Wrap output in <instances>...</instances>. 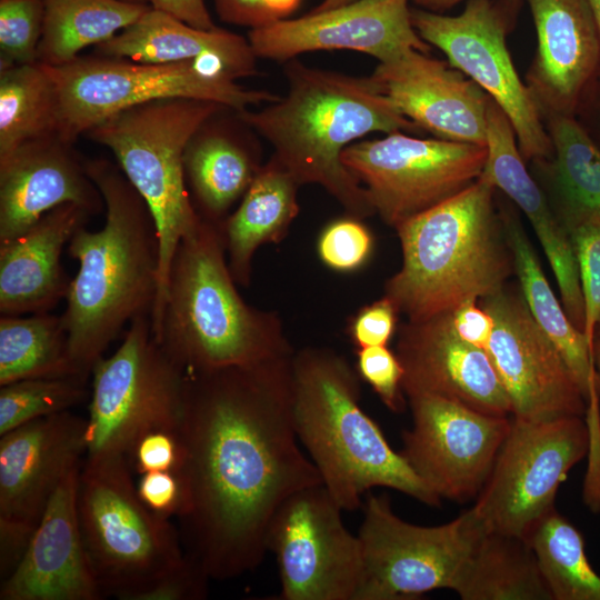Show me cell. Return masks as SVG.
<instances>
[{
	"label": "cell",
	"instance_id": "cell-1",
	"mask_svg": "<svg viewBox=\"0 0 600 600\" xmlns=\"http://www.w3.org/2000/svg\"><path fill=\"white\" fill-rule=\"evenodd\" d=\"M292 356L187 372L177 471L187 502L179 519L186 554L209 580L254 570L278 508L322 483L294 430Z\"/></svg>",
	"mask_w": 600,
	"mask_h": 600
},
{
	"label": "cell",
	"instance_id": "cell-2",
	"mask_svg": "<svg viewBox=\"0 0 600 600\" xmlns=\"http://www.w3.org/2000/svg\"><path fill=\"white\" fill-rule=\"evenodd\" d=\"M104 201L101 229L79 228L68 243L79 269L61 313L78 373L94 363L136 318L150 314L158 291L159 237L152 213L117 163L86 159Z\"/></svg>",
	"mask_w": 600,
	"mask_h": 600
},
{
	"label": "cell",
	"instance_id": "cell-3",
	"mask_svg": "<svg viewBox=\"0 0 600 600\" xmlns=\"http://www.w3.org/2000/svg\"><path fill=\"white\" fill-rule=\"evenodd\" d=\"M288 91L259 111L237 116L272 147L277 161L298 181L321 186L348 216L376 213L366 188L343 164L342 152L371 132H419L370 77L307 67L292 59Z\"/></svg>",
	"mask_w": 600,
	"mask_h": 600
},
{
	"label": "cell",
	"instance_id": "cell-4",
	"mask_svg": "<svg viewBox=\"0 0 600 600\" xmlns=\"http://www.w3.org/2000/svg\"><path fill=\"white\" fill-rule=\"evenodd\" d=\"M220 226L201 220L178 244L152 336L186 372L251 366L293 354L281 318L237 290Z\"/></svg>",
	"mask_w": 600,
	"mask_h": 600
},
{
	"label": "cell",
	"instance_id": "cell-5",
	"mask_svg": "<svg viewBox=\"0 0 600 600\" xmlns=\"http://www.w3.org/2000/svg\"><path fill=\"white\" fill-rule=\"evenodd\" d=\"M291 372L297 437L342 510L359 508L361 497L376 487L440 504L361 408V378L343 356L328 348H303L293 353Z\"/></svg>",
	"mask_w": 600,
	"mask_h": 600
},
{
	"label": "cell",
	"instance_id": "cell-6",
	"mask_svg": "<svg viewBox=\"0 0 600 600\" xmlns=\"http://www.w3.org/2000/svg\"><path fill=\"white\" fill-rule=\"evenodd\" d=\"M494 186L484 177L396 229L401 268L384 293L409 321L491 296L513 271Z\"/></svg>",
	"mask_w": 600,
	"mask_h": 600
},
{
	"label": "cell",
	"instance_id": "cell-7",
	"mask_svg": "<svg viewBox=\"0 0 600 600\" xmlns=\"http://www.w3.org/2000/svg\"><path fill=\"white\" fill-rule=\"evenodd\" d=\"M222 104L172 98L141 103L112 114L86 136L108 148L147 202L159 237L158 291L151 311L161 310L170 264L179 242L200 224L183 169L186 147Z\"/></svg>",
	"mask_w": 600,
	"mask_h": 600
},
{
	"label": "cell",
	"instance_id": "cell-8",
	"mask_svg": "<svg viewBox=\"0 0 600 600\" xmlns=\"http://www.w3.org/2000/svg\"><path fill=\"white\" fill-rule=\"evenodd\" d=\"M77 509L88 562L102 598L141 600L187 561L170 521L139 499L126 457L84 459Z\"/></svg>",
	"mask_w": 600,
	"mask_h": 600
},
{
	"label": "cell",
	"instance_id": "cell-9",
	"mask_svg": "<svg viewBox=\"0 0 600 600\" xmlns=\"http://www.w3.org/2000/svg\"><path fill=\"white\" fill-rule=\"evenodd\" d=\"M43 66L58 91V133L73 143L112 114L153 100H206L239 112L280 98L266 90L246 89L231 78L204 72L193 60L142 63L94 53L79 56L59 67Z\"/></svg>",
	"mask_w": 600,
	"mask_h": 600
},
{
	"label": "cell",
	"instance_id": "cell-10",
	"mask_svg": "<svg viewBox=\"0 0 600 600\" xmlns=\"http://www.w3.org/2000/svg\"><path fill=\"white\" fill-rule=\"evenodd\" d=\"M122 336L117 350L91 370L89 459L129 458L143 433L180 427L187 372L152 336L151 316L136 318Z\"/></svg>",
	"mask_w": 600,
	"mask_h": 600
},
{
	"label": "cell",
	"instance_id": "cell-11",
	"mask_svg": "<svg viewBox=\"0 0 600 600\" xmlns=\"http://www.w3.org/2000/svg\"><path fill=\"white\" fill-rule=\"evenodd\" d=\"M517 0H467L447 16L411 8L417 33L440 49L448 62L476 82L507 114L526 161L549 158L552 143L540 112L507 46Z\"/></svg>",
	"mask_w": 600,
	"mask_h": 600
},
{
	"label": "cell",
	"instance_id": "cell-12",
	"mask_svg": "<svg viewBox=\"0 0 600 600\" xmlns=\"http://www.w3.org/2000/svg\"><path fill=\"white\" fill-rule=\"evenodd\" d=\"M483 529L472 508L444 524L422 527L399 518L387 494L369 493L357 534L362 557L357 600L417 599L452 589L459 566Z\"/></svg>",
	"mask_w": 600,
	"mask_h": 600
},
{
	"label": "cell",
	"instance_id": "cell-13",
	"mask_svg": "<svg viewBox=\"0 0 600 600\" xmlns=\"http://www.w3.org/2000/svg\"><path fill=\"white\" fill-rule=\"evenodd\" d=\"M589 449L590 431L582 417H512L474 513L489 530L524 537L553 507L560 484Z\"/></svg>",
	"mask_w": 600,
	"mask_h": 600
},
{
	"label": "cell",
	"instance_id": "cell-14",
	"mask_svg": "<svg viewBox=\"0 0 600 600\" xmlns=\"http://www.w3.org/2000/svg\"><path fill=\"white\" fill-rule=\"evenodd\" d=\"M487 156V146L397 131L350 144L342 162L368 191L376 213L397 228L474 183Z\"/></svg>",
	"mask_w": 600,
	"mask_h": 600
},
{
	"label": "cell",
	"instance_id": "cell-15",
	"mask_svg": "<svg viewBox=\"0 0 600 600\" xmlns=\"http://www.w3.org/2000/svg\"><path fill=\"white\" fill-rule=\"evenodd\" d=\"M326 487L303 488L278 508L267 532L283 600H357L362 557L358 536Z\"/></svg>",
	"mask_w": 600,
	"mask_h": 600
},
{
	"label": "cell",
	"instance_id": "cell-16",
	"mask_svg": "<svg viewBox=\"0 0 600 600\" xmlns=\"http://www.w3.org/2000/svg\"><path fill=\"white\" fill-rule=\"evenodd\" d=\"M478 301L493 320L487 352L509 397L511 416L528 421L583 417L587 399L522 293L503 287Z\"/></svg>",
	"mask_w": 600,
	"mask_h": 600
},
{
	"label": "cell",
	"instance_id": "cell-17",
	"mask_svg": "<svg viewBox=\"0 0 600 600\" xmlns=\"http://www.w3.org/2000/svg\"><path fill=\"white\" fill-rule=\"evenodd\" d=\"M412 427L400 452L441 499L466 502L487 481L511 419L433 394L408 397Z\"/></svg>",
	"mask_w": 600,
	"mask_h": 600
},
{
	"label": "cell",
	"instance_id": "cell-18",
	"mask_svg": "<svg viewBox=\"0 0 600 600\" xmlns=\"http://www.w3.org/2000/svg\"><path fill=\"white\" fill-rule=\"evenodd\" d=\"M411 0H356L323 11H310L269 27L251 29L248 40L257 58L289 61L320 50H352L388 61L431 46L411 21Z\"/></svg>",
	"mask_w": 600,
	"mask_h": 600
},
{
	"label": "cell",
	"instance_id": "cell-19",
	"mask_svg": "<svg viewBox=\"0 0 600 600\" xmlns=\"http://www.w3.org/2000/svg\"><path fill=\"white\" fill-rule=\"evenodd\" d=\"M408 397L433 394L477 411L509 417L511 403L488 352L463 340L450 311L409 321L399 329L397 352Z\"/></svg>",
	"mask_w": 600,
	"mask_h": 600
},
{
	"label": "cell",
	"instance_id": "cell-20",
	"mask_svg": "<svg viewBox=\"0 0 600 600\" xmlns=\"http://www.w3.org/2000/svg\"><path fill=\"white\" fill-rule=\"evenodd\" d=\"M537 49L526 84L542 120L576 116L599 78L600 43L588 0H526Z\"/></svg>",
	"mask_w": 600,
	"mask_h": 600
},
{
	"label": "cell",
	"instance_id": "cell-21",
	"mask_svg": "<svg viewBox=\"0 0 600 600\" xmlns=\"http://www.w3.org/2000/svg\"><path fill=\"white\" fill-rule=\"evenodd\" d=\"M371 78L420 129L440 139L487 144L490 97L448 61L410 49L379 62Z\"/></svg>",
	"mask_w": 600,
	"mask_h": 600
},
{
	"label": "cell",
	"instance_id": "cell-22",
	"mask_svg": "<svg viewBox=\"0 0 600 600\" xmlns=\"http://www.w3.org/2000/svg\"><path fill=\"white\" fill-rule=\"evenodd\" d=\"M87 418L64 411L0 436V519L36 528L52 494L87 453Z\"/></svg>",
	"mask_w": 600,
	"mask_h": 600
},
{
	"label": "cell",
	"instance_id": "cell-23",
	"mask_svg": "<svg viewBox=\"0 0 600 600\" xmlns=\"http://www.w3.org/2000/svg\"><path fill=\"white\" fill-rule=\"evenodd\" d=\"M64 203L78 204L91 216L104 211L101 192L73 142L54 133L0 159V243L19 237Z\"/></svg>",
	"mask_w": 600,
	"mask_h": 600
},
{
	"label": "cell",
	"instance_id": "cell-24",
	"mask_svg": "<svg viewBox=\"0 0 600 600\" xmlns=\"http://www.w3.org/2000/svg\"><path fill=\"white\" fill-rule=\"evenodd\" d=\"M80 467L52 494L27 552L1 582V600H97L102 598L84 550L77 509Z\"/></svg>",
	"mask_w": 600,
	"mask_h": 600
},
{
	"label": "cell",
	"instance_id": "cell-25",
	"mask_svg": "<svg viewBox=\"0 0 600 600\" xmlns=\"http://www.w3.org/2000/svg\"><path fill=\"white\" fill-rule=\"evenodd\" d=\"M486 137L488 156L481 176L526 214L551 266L563 309L583 333L584 304L572 241L528 170L507 114L493 101L488 107Z\"/></svg>",
	"mask_w": 600,
	"mask_h": 600
},
{
	"label": "cell",
	"instance_id": "cell-26",
	"mask_svg": "<svg viewBox=\"0 0 600 600\" xmlns=\"http://www.w3.org/2000/svg\"><path fill=\"white\" fill-rule=\"evenodd\" d=\"M91 214L74 203L59 206L19 237L0 243V313L50 312L66 299L71 279L61 263L63 248Z\"/></svg>",
	"mask_w": 600,
	"mask_h": 600
},
{
	"label": "cell",
	"instance_id": "cell-27",
	"mask_svg": "<svg viewBox=\"0 0 600 600\" xmlns=\"http://www.w3.org/2000/svg\"><path fill=\"white\" fill-rule=\"evenodd\" d=\"M96 53L142 63L218 59L231 76L257 73V57L244 37L226 29H197L150 7L137 21L96 47Z\"/></svg>",
	"mask_w": 600,
	"mask_h": 600
},
{
	"label": "cell",
	"instance_id": "cell-28",
	"mask_svg": "<svg viewBox=\"0 0 600 600\" xmlns=\"http://www.w3.org/2000/svg\"><path fill=\"white\" fill-rule=\"evenodd\" d=\"M220 111L200 126L183 156L193 207L202 220L216 226L224 222L261 168L258 156L237 128L218 118Z\"/></svg>",
	"mask_w": 600,
	"mask_h": 600
},
{
	"label": "cell",
	"instance_id": "cell-29",
	"mask_svg": "<svg viewBox=\"0 0 600 600\" xmlns=\"http://www.w3.org/2000/svg\"><path fill=\"white\" fill-rule=\"evenodd\" d=\"M543 122L552 154L530 162L553 212L567 231L600 221V147L576 116H550Z\"/></svg>",
	"mask_w": 600,
	"mask_h": 600
},
{
	"label": "cell",
	"instance_id": "cell-30",
	"mask_svg": "<svg viewBox=\"0 0 600 600\" xmlns=\"http://www.w3.org/2000/svg\"><path fill=\"white\" fill-rule=\"evenodd\" d=\"M300 184L274 157L261 166L238 208L220 226L228 266L237 282L248 287L252 260L262 244L279 243L300 211Z\"/></svg>",
	"mask_w": 600,
	"mask_h": 600
},
{
	"label": "cell",
	"instance_id": "cell-31",
	"mask_svg": "<svg viewBox=\"0 0 600 600\" xmlns=\"http://www.w3.org/2000/svg\"><path fill=\"white\" fill-rule=\"evenodd\" d=\"M451 590L462 600H553L527 539L486 527L459 566Z\"/></svg>",
	"mask_w": 600,
	"mask_h": 600
},
{
	"label": "cell",
	"instance_id": "cell-32",
	"mask_svg": "<svg viewBox=\"0 0 600 600\" xmlns=\"http://www.w3.org/2000/svg\"><path fill=\"white\" fill-rule=\"evenodd\" d=\"M500 213L524 301L537 323L562 354L588 403L590 384L598 374L587 339L570 321L552 291L518 216L504 209Z\"/></svg>",
	"mask_w": 600,
	"mask_h": 600
},
{
	"label": "cell",
	"instance_id": "cell-33",
	"mask_svg": "<svg viewBox=\"0 0 600 600\" xmlns=\"http://www.w3.org/2000/svg\"><path fill=\"white\" fill-rule=\"evenodd\" d=\"M151 6L121 0H44L39 63L59 67L137 21Z\"/></svg>",
	"mask_w": 600,
	"mask_h": 600
},
{
	"label": "cell",
	"instance_id": "cell-34",
	"mask_svg": "<svg viewBox=\"0 0 600 600\" xmlns=\"http://www.w3.org/2000/svg\"><path fill=\"white\" fill-rule=\"evenodd\" d=\"M58 129L59 97L47 68L39 62L1 67L0 159Z\"/></svg>",
	"mask_w": 600,
	"mask_h": 600
},
{
	"label": "cell",
	"instance_id": "cell-35",
	"mask_svg": "<svg viewBox=\"0 0 600 600\" xmlns=\"http://www.w3.org/2000/svg\"><path fill=\"white\" fill-rule=\"evenodd\" d=\"M69 374L80 373L70 358L61 314L0 317V386L29 378Z\"/></svg>",
	"mask_w": 600,
	"mask_h": 600
},
{
	"label": "cell",
	"instance_id": "cell-36",
	"mask_svg": "<svg viewBox=\"0 0 600 600\" xmlns=\"http://www.w3.org/2000/svg\"><path fill=\"white\" fill-rule=\"evenodd\" d=\"M553 600H600V576L589 562L581 532L554 507L523 537Z\"/></svg>",
	"mask_w": 600,
	"mask_h": 600
},
{
	"label": "cell",
	"instance_id": "cell-37",
	"mask_svg": "<svg viewBox=\"0 0 600 600\" xmlns=\"http://www.w3.org/2000/svg\"><path fill=\"white\" fill-rule=\"evenodd\" d=\"M88 379L69 374L29 378L0 386V436L83 402L90 394Z\"/></svg>",
	"mask_w": 600,
	"mask_h": 600
},
{
	"label": "cell",
	"instance_id": "cell-38",
	"mask_svg": "<svg viewBox=\"0 0 600 600\" xmlns=\"http://www.w3.org/2000/svg\"><path fill=\"white\" fill-rule=\"evenodd\" d=\"M44 20V0H0V68L34 63Z\"/></svg>",
	"mask_w": 600,
	"mask_h": 600
},
{
	"label": "cell",
	"instance_id": "cell-39",
	"mask_svg": "<svg viewBox=\"0 0 600 600\" xmlns=\"http://www.w3.org/2000/svg\"><path fill=\"white\" fill-rule=\"evenodd\" d=\"M568 233L576 252L584 304L583 334L593 356L596 329L600 320V221H583Z\"/></svg>",
	"mask_w": 600,
	"mask_h": 600
},
{
	"label": "cell",
	"instance_id": "cell-40",
	"mask_svg": "<svg viewBox=\"0 0 600 600\" xmlns=\"http://www.w3.org/2000/svg\"><path fill=\"white\" fill-rule=\"evenodd\" d=\"M317 250L332 270L352 272L371 257L373 237L361 219L348 216L330 222L320 233Z\"/></svg>",
	"mask_w": 600,
	"mask_h": 600
},
{
	"label": "cell",
	"instance_id": "cell-41",
	"mask_svg": "<svg viewBox=\"0 0 600 600\" xmlns=\"http://www.w3.org/2000/svg\"><path fill=\"white\" fill-rule=\"evenodd\" d=\"M357 371L389 410L403 411L406 407L402 388L404 370L398 356L387 346L358 349Z\"/></svg>",
	"mask_w": 600,
	"mask_h": 600
},
{
	"label": "cell",
	"instance_id": "cell-42",
	"mask_svg": "<svg viewBox=\"0 0 600 600\" xmlns=\"http://www.w3.org/2000/svg\"><path fill=\"white\" fill-rule=\"evenodd\" d=\"M220 20L239 27L260 29L287 20L303 0H212Z\"/></svg>",
	"mask_w": 600,
	"mask_h": 600
},
{
	"label": "cell",
	"instance_id": "cell-43",
	"mask_svg": "<svg viewBox=\"0 0 600 600\" xmlns=\"http://www.w3.org/2000/svg\"><path fill=\"white\" fill-rule=\"evenodd\" d=\"M179 429H154L140 436L129 457L140 474L151 471H178L182 462ZM129 459V458H128Z\"/></svg>",
	"mask_w": 600,
	"mask_h": 600
},
{
	"label": "cell",
	"instance_id": "cell-44",
	"mask_svg": "<svg viewBox=\"0 0 600 600\" xmlns=\"http://www.w3.org/2000/svg\"><path fill=\"white\" fill-rule=\"evenodd\" d=\"M141 502L156 516L180 518L186 509L187 494L182 478L176 471L142 473L136 486Z\"/></svg>",
	"mask_w": 600,
	"mask_h": 600
},
{
	"label": "cell",
	"instance_id": "cell-45",
	"mask_svg": "<svg viewBox=\"0 0 600 600\" xmlns=\"http://www.w3.org/2000/svg\"><path fill=\"white\" fill-rule=\"evenodd\" d=\"M399 311L384 296L359 309L351 318L348 333L358 348L387 346L392 338Z\"/></svg>",
	"mask_w": 600,
	"mask_h": 600
},
{
	"label": "cell",
	"instance_id": "cell-46",
	"mask_svg": "<svg viewBox=\"0 0 600 600\" xmlns=\"http://www.w3.org/2000/svg\"><path fill=\"white\" fill-rule=\"evenodd\" d=\"M209 578L187 557V561L164 576L141 600H200L208 594Z\"/></svg>",
	"mask_w": 600,
	"mask_h": 600
},
{
	"label": "cell",
	"instance_id": "cell-47",
	"mask_svg": "<svg viewBox=\"0 0 600 600\" xmlns=\"http://www.w3.org/2000/svg\"><path fill=\"white\" fill-rule=\"evenodd\" d=\"M458 334L466 341L487 351L493 330L491 316L477 299L468 300L450 311Z\"/></svg>",
	"mask_w": 600,
	"mask_h": 600
},
{
	"label": "cell",
	"instance_id": "cell-48",
	"mask_svg": "<svg viewBox=\"0 0 600 600\" xmlns=\"http://www.w3.org/2000/svg\"><path fill=\"white\" fill-rule=\"evenodd\" d=\"M36 528L0 519V574L8 579L23 559Z\"/></svg>",
	"mask_w": 600,
	"mask_h": 600
},
{
	"label": "cell",
	"instance_id": "cell-49",
	"mask_svg": "<svg viewBox=\"0 0 600 600\" xmlns=\"http://www.w3.org/2000/svg\"><path fill=\"white\" fill-rule=\"evenodd\" d=\"M150 6L201 30H213L217 26L204 0H150Z\"/></svg>",
	"mask_w": 600,
	"mask_h": 600
},
{
	"label": "cell",
	"instance_id": "cell-50",
	"mask_svg": "<svg viewBox=\"0 0 600 600\" xmlns=\"http://www.w3.org/2000/svg\"><path fill=\"white\" fill-rule=\"evenodd\" d=\"M590 106L589 111H591V120L593 121V131H590V134L596 140L600 147V80L598 79L593 87L588 92L581 106Z\"/></svg>",
	"mask_w": 600,
	"mask_h": 600
},
{
	"label": "cell",
	"instance_id": "cell-51",
	"mask_svg": "<svg viewBox=\"0 0 600 600\" xmlns=\"http://www.w3.org/2000/svg\"><path fill=\"white\" fill-rule=\"evenodd\" d=\"M417 8L433 12H442L463 0H411Z\"/></svg>",
	"mask_w": 600,
	"mask_h": 600
},
{
	"label": "cell",
	"instance_id": "cell-52",
	"mask_svg": "<svg viewBox=\"0 0 600 600\" xmlns=\"http://www.w3.org/2000/svg\"><path fill=\"white\" fill-rule=\"evenodd\" d=\"M593 20L596 23L598 37H599V43H600V0H588ZM600 80V69H599V78Z\"/></svg>",
	"mask_w": 600,
	"mask_h": 600
},
{
	"label": "cell",
	"instance_id": "cell-53",
	"mask_svg": "<svg viewBox=\"0 0 600 600\" xmlns=\"http://www.w3.org/2000/svg\"><path fill=\"white\" fill-rule=\"evenodd\" d=\"M356 0H322L319 6L312 9V11H323L328 9H333Z\"/></svg>",
	"mask_w": 600,
	"mask_h": 600
},
{
	"label": "cell",
	"instance_id": "cell-54",
	"mask_svg": "<svg viewBox=\"0 0 600 600\" xmlns=\"http://www.w3.org/2000/svg\"><path fill=\"white\" fill-rule=\"evenodd\" d=\"M593 362L600 381V333L594 334L593 341Z\"/></svg>",
	"mask_w": 600,
	"mask_h": 600
},
{
	"label": "cell",
	"instance_id": "cell-55",
	"mask_svg": "<svg viewBox=\"0 0 600 600\" xmlns=\"http://www.w3.org/2000/svg\"><path fill=\"white\" fill-rule=\"evenodd\" d=\"M121 1H127V2H133V3H149L150 0H121Z\"/></svg>",
	"mask_w": 600,
	"mask_h": 600
},
{
	"label": "cell",
	"instance_id": "cell-56",
	"mask_svg": "<svg viewBox=\"0 0 600 600\" xmlns=\"http://www.w3.org/2000/svg\"><path fill=\"white\" fill-rule=\"evenodd\" d=\"M596 333H600V320H599V323L597 326Z\"/></svg>",
	"mask_w": 600,
	"mask_h": 600
}]
</instances>
